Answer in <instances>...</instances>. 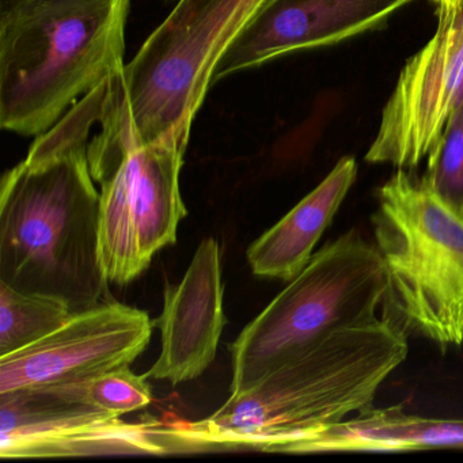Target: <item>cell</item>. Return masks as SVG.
I'll return each mask as SVG.
<instances>
[{
  "label": "cell",
  "instance_id": "1",
  "mask_svg": "<svg viewBox=\"0 0 463 463\" xmlns=\"http://www.w3.org/2000/svg\"><path fill=\"white\" fill-rule=\"evenodd\" d=\"M107 80L36 137L0 184V281L63 300L74 314L101 305L109 284L99 257V192L88 158Z\"/></svg>",
  "mask_w": 463,
  "mask_h": 463
},
{
  "label": "cell",
  "instance_id": "2",
  "mask_svg": "<svg viewBox=\"0 0 463 463\" xmlns=\"http://www.w3.org/2000/svg\"><path fill=\"white\" fill-rule=\"evenodd\" d=\"M408 352L405 333L384 317L340 330L230 395L207 419L162 424L159 435L169 454L287 452L308 433L373 406Z\"/></svg>",
  "mask_w": 463,
  "mask_h": 463
},
{
  "label": "cell",
  "instance_id": "3",
  "mask_svg": "<svg viewBox=\"0 0 463 463\" xmlns=\"http://www.w3.org/2000/svg\"><path fill=\"white\" fill-rule=\"evenodd\" d=\"M131 0H15L0 7V124L39 137L124 66Z\"/></svg>",
  "mask_w": 463,
  "mask_h": 463
},
{
  "label": "cell",
  "instance_id": "4",
  "mask_svg": "<svg viewBox=\"0 0 463 463\" xmlns=\"http://www.w3.org/2000/svg\"><path fill=\"white\" fill-rule=\"evenodd\" d=\"M126 64L105 83L97 132L88 147L91 177L99 185V257L108 281L131 283L161 249L177 242L188 215L180 173L186 143L175 135L140 143L127 99Z\"/></svg>",
  "mask_w": 463,
  "mask_h": 463
},
{
  "label": "cell",
  "instance_id": "5",
  "mask_svg": "<svg viewBox=\"0 0 463 463\" xmlns=\"http://www.w3.org/2000/svg\"><path fill=\"white\" fill-rule=\"evenodd\" d=\"M389 294L381 253L356 229L326 243L230 346L232 395L327 335L381 318Z\"/></svg>",
  "mask_w": 463,
  "mask_h": 463
},
{
  "label": "cell",
  "instance_id": "6",
  "mask_svg": "<svg viewBox=\"0 0 463 463\" xmlns=\"http://www.w3.org/2000/svg\"><path fill=\"white\" fill-rule=\"evenodd\" d=\"M373 227L405 324L438 345H463L462 213L398 169L379 188Z\"/></svg>",
  "mask_w": 463,
  "mask_h": 463
},
{
  "label": "cell",
  "instance_id": "7",
  "mask_svg": "<svg viewBox=\"0 0 463 463\" xmlns=\"http://www.w3.org/2000/svg\"><path fill=\"white\" fill-rule=\"evenodd\" d=\"M267 0H180L126 64L135 135L189 142L192 124L224 53Z\"/></svg>",
  "mask_w": 463,
  "mask_h": 463
},
{
  "label": "cell",
  "instance_id": "8",
  "mask_svg": "<svg viewBox=\"0 0 463 463\" xmlns=\"http://www.w3.org/2000/svg\"><path fill=\"white\" fill-rule=\"evenodd\" d=\"M162 422H128L94 408L63 386L0 394L4 459L93 455H165Z\"/></svg>",
  "mask_w": 463,
  "mask_h": 463
},
{
  "label": "cell",
  "instance_id": "9",
  "mask_svg": "<svg viewBox=\"0 0 463 463\" xmlns=\"http://www.w3.org/2000/svg\"><path fill=\"white\" fill-rule=\"evenodd\" d=\"M462 85L463 7L438 14L432 39L406 61L365 161L406 170L419 166L440 143Z\"/></svg>",
  "mask_w": 463,
  "mask_h": 463
},
{
  "label": "cell",
  "instance_id": "10",
  "mask_svg": "<svg viewBox=\"0 0 463 463\" xmlns=\"http://www.w3.org/2000/svg\"><path fill=\"white\" fill-rule=\"evenodd\" d=\"M153 327L146 311L118 302L74 314L47 337L0 357V394L80 383L131 365Z\"/></svg>",
  "mask_w": 463,
  "mask_h": 463
},
{
  "label": "cell",
  "instance_id": "11",
  "mask_svg": "<svg viewBox=\"0 0 463 463\" xmlns=\"http://www.w3.org/2000/svg\"><path fill=\"white\" fill-rule=\"evenodd\" d=\"M413 0H267L224 53L219 80L298 51L330 47L378 31Z\"/></svg>",
  "mask_w": 463,
  "mask_h": 463
},
{
  "label": "cell",
  "instance_id": "12",
  "mask_svg": "<svg viewBox=\"0 0 463 463\" xmlns=\"http://www.w3.org/2000/svg\"><path fill=\"white\" fill-rule=\"evenodd\" d=\"M221 248L202 241L178 284H166L164 310L154 319L161 332V352L147 378L183 383L199 378L213 362L223 332Z\"/></svg>",
  "mask_w": 463,
  "mask_h": 463
},
{
  "label": "cell",
  "instance_id": "13",
  "mask_svg": "<svg viewBox=\"0 0 463 463\" xmlns=\"http://www.w3.org/2000/svg\"><path fill=\"white\" fill-rule=\"evenodd\" d=\"M357 175L354 156H344L329 175L246 251L254 275L291 281L313 257Z\"/></svg>",
  "mask_w": 463,
  "mask_h": 463
},
{
  "label": "cell",
  "instance_id": "14",
  "mask_svg": "<svg viewBox=\"0 0 463 463\" xmlns=\"http://www.w3.org/2000/svg\"><path fill=\"white\" fill-rule=\"evenodd\" d=\"M435 447H463V420L414 416L401 405L370 406L308 433L287 454L405 452Z\"/></svg>",
  "mask_w": 463,
  "mask_h": 463
},
{
  "label": "cell",
  "instance_id": "15",
  "mask_svg": "<svg viewBox=\"0 0 463 463\" xmlns=\"http://www.w3.org/2000/svg\"><path fill=\"white\" fill-rule=\"evenodd\" d=\"M72 316L63 300L20 292L0 281V357L47 337Z\"/></svg>",
  "mask_w": 463,
  "mask_h": 463
},
{
  "label": "cell",
  "instance_id": "16",
  "mask_svg": "<svg viewBox=\"0 0 463 463\" xmlns=\"http://www.w3.org/2000/svg\"><path fill=\"white\" fill-rule=\"evenodd\" d=\"M63 387L94 408L116 416L140 411L153 398L147 375H137L129 365L108 371L80 383L63 384Z\"/></svg>",
  "mask_w": 463,
  "mask_h": 463
},
{
  "label": "cell",
  "instance_id": "17",
  "mask_svg": "<svg viewBox=\"0 0 463 463\" xmlns=\"http://www.w3.org/2000/svg\"><path fill=\"white\" fill-rule=\"evenodd\" d=\"M422 175L430 188L463 215V108L455 110Z\"/></svg>",
  "mask_w": 463,
  "mask_h": 463
},
{
  "label": "cell",
  "instance_id": "18",
  "mask_svg": "<svg viewBox=\"0 0 463 463\" xmlns=\"http://www.w3.org/2000/svg\"><path fill=\"white\" fill-rule=\"evenodd\" d=\"M438 6V14L458 12L462 9L463 0H433Z\"/></svg>",
  "mask_w": 463,
  "mask_h": 463
},
{
  "label": "cell",
  "instance_id": "19",
  "mask_svg": "<svg viewBox=\"0 0 463 463\" xmlns=\"http://www.w3.org/2000/svg\"><path fill=\"white\" fill-rule=\"evenodd\" d=\"M460 108H463V85L462 89H460V94H459V99H458L457 108H455V110L460 109ZM454 110V112H455Z\"/></svg>",
  "mask_w": 463,
  "mask_h": 463
},
{
  "label": "cell",
  "instance_id": "20",
  "mask_svg": "<svg viewBox=\"0 0 463 463\" xmlns=\"http://www.w3.org/2000/svg\"><path fill=\"white\" fill-rule=\"evenodd\" d=\"M15 0H0V7L7 6V5L13 4Z\"/></svg>",
  "mask_w": 463,
  "mask_h": 463
}]
</instances>
